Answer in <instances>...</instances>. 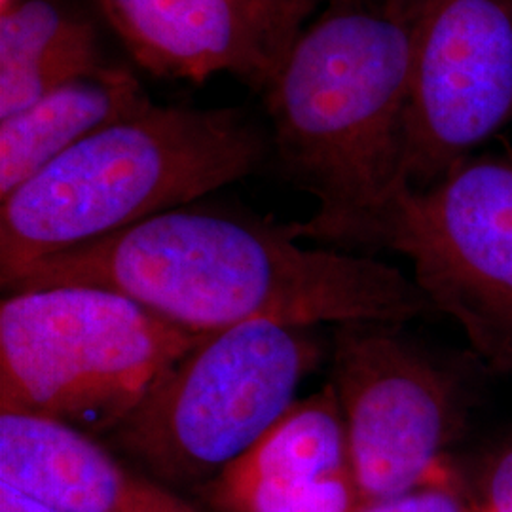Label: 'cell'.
Wrapping results in <instances>:
<instances>
[{
	"mask_svg": "<svg viewBox=\"0 0 512 512\" xmlns=\"http://www.w3.org/2000/svg\"><path fill=\"white\" fill-rule=\"evenodd\" d=\"M423 0H327L264 90L285 175L317 198L298 239L376 245L401 190Z\"/></svg>",
	"mask_w": 512,
	"mask_h": 512,
	"instance_id": "7a4b0ae2",
	"label": "cell"
},
{
	"mask_svg": "<svg viewBox=\"0 0 512 512\" xmlns=\"http://www.w3.org/2000/svg\"><path fill=\"white\" fill-rule=\"evenodd\" d=\"M12 2H16V0H0V10H4V8H8Z\"/></svg>",
	"mask_w": 512,
	"mask_h": 512,
	"instance_id": "ac0fdd59",
	"label": "cell"
},
{
	"mask_svg": "<svg viewBox=\"0 0 512 512\" xmlns=\"http://www.w3.org/2000/svg\"><path fill=\"white\" fill-rule=\"evenodd\" d=\"M509 124L512 0H423L401 190L437 183Z\"/></svg>",
	"mask_w": 512,
	"mask_h": 512,
	"instance_id": "ba28073f",
	"label": "cell"
},
{
	"mask_svg": "<svg viewBox=\"0 0 512 512\" xmlns=\"http://www.w3.org/2000/svg\"><path fill=\"white\" fill-rule=\"evenodd\" d=\"M321 351L308 329L253 321L203 334L109 435L171 484H209L296 401Z\"/></svg>",
	"mask_w": 512,
	"mask_h": 512,
	"instance_id": "5b68a950",
	"label": "cell"
},
{
	"mask_svg": "<svg viewBox=\"0 0 512 512\" xmlns=\"http://www.w3.org/2000/svg\"><path fill=\"white\" fill-rule=\"evenodd\" d=\"M395 327L349 323L334 334L330 384L365 505L433 484L463 427L458 380Z\"/></svg>",
	"mask_w": 512,
	"mask_h": 512,
	"instance_id": "52a82bcc",
	"label": "cell"
},
{
	"mask_svg": "<svg viewBox=\"0 0 512 512\" xmlns=\"http://www.w3.org/2000/svg\"><path fill=\"white\" fill-rule=\"evenodd\" d=\"M488 512H512V442L497 452L486 475Z\"/></svg>",
	"mask_w": 512,
	"mask_h": 512,
	"instance_id": "9a60e30c",
	"label": "cell"
},
{
	"mask_svg": "<svg viewBox=\"0 0 512 512\" xmlns=\"http://www.w3.org/2000/svg\"><path fill=\"white\" fill-rule=\"evenodd\" d=\"M0 482L57 512H198L59 421L0 414Z\"/></svg>",
	"mask_w": 512,
	"mask_h": 512,
	"instance_id": "8fae6325",
	"label": "cell"
},
{
	"mask_svg": "<svg viewBox=\"0 0 512 512\" xmlns=\"http://www.w3.org/2000/svg\"><path fill=\"white\" fill-rule=\"evenodd\" d=\"M0 512H57L40 503L37 499L29 497L16 490L14 486L0 482Z\"/></svg>",
	"mask_w": 512,
	"mask_h": 512,
	"instance_id": "2e32d148",
	"label": "cell"
},
{
	"mask_svg": "<svg viewBox=\"0 0 512 512\" xmlns=\"http://www.w3.org/2000/svg\"><path fill=\"white\" fill-rule=\"evenodd\" d=\"M202 336L99 287L8 293L0 304V412L109 437Z\"/></svg>",
	"mask_w": 512,
	"mask_h": 512,
	"instance_id": "277c9868",
	"label": "cell"
},
{
	"mask_svg": "<svg viewBox=\"0 0 512 512\" xmlns=\"http://www.w3.org/2000/svg\"><path fill=\"white\" fill-rule=\"evenodd\" d=\"M133 61L152 76L234 74L264 92L304 29L287 0H97Z\"/></svg>",
	"mask_w": 512,
	"mask_h": 512,
	"instance_id": "9c48e42d",
	"label": "cell"
},
{
	"mask_svg": "<svg viewBox=\"0 0 512 512\" xmlns=\"http://www.w3.org/2000/svg\"><path fill=\"white\" fill-rule=\"evenodd\" d=\"M359 512H467L456 495L435 484L410 494L368 503Z\"/></svg>",
	"mask_w": 512,
	"mask_h": 512,
	"instance_id": "5bb4252c",
	"label": "cell"
},
{
	"mask_svg": "<svg viewBox=\"0 0 512 512\" xmlns=\"http://www.w3.org/2000/svg\"><path fill=\"white\" fill-rule=\"evenodd\" d=\"M150 103L135 74L105 65L0 120V200L93 131Z\"/></svg>",
	"mask_w": 512,
	"mask_h": 512,
	"instance_id": "7c38bea8",
	"label": "cell"
},
{
	"mask_svg": "<svg viewBox=\"0 0 512 512\" xmlns=\"http://www.w3.org/2000/svg\"><path fill=\"white\" fill-rule=\"evenodd\" d=\"M226 512H359L348 429L332 384L296 399L255 444L205 484Z\"/></svg>",
	"mask_w": 512,
	"mask_h": 512,
	"instance_id": "30bf717a",
	"label": "cell"
},
{
	"mask_svg": "<svg viewBox=\"0 0 512 512\" xmlns=\"http://www.w3.org/2000/svg\"><path fill=\"white\" fill-rule=\"evenodd\" d=\"M270 148L238 109L150 103L97 129L0 200V283L238 183Z\"/></svg>",
	"mask_w": 512,
	"mask_h": 512,
	"instance_id": "3957f363",
	"label": "cell"
},
{
	"mask_svg": "<svg viewBox=\"0 0 512 512\" xmlns=\"http://www.w3.org/2000/svg\"><path fill=\"white\" fill-rule=\"evenodd\" d=\"M99 287L175 327L209 334L253 321L403 325L435 311L414 277L366 256L302 247L293 222L190 203L23 268L4 293Z\"/></svg>",
	"mask_w": 512,
	"mask_h": 512,
	"instance_id": "6da1fadb",
	"label": "cell"
},
{
	"mask_svg": "<svg viewBox=\"0 0 512 512\" xmlns=\"http://www.w3.org/2000/svg\"><path fill=\"white\" fill-rule=\"evenodd\" d=\"M105 65L92 21L59 0L0 10V120Z\"/></svg>",
	"mask_w": 512,
	"mask_h": 512,
	"instance_id": "4fadbf2b",
	"label": "cell"
},
{
	"mask_svg": "<svg viewBox=\"0 0 512 512\" xmlns=\"http://www.w3.org/2000/svg\"><path fill=\"white\" fill-rule=\"evenodd\" d=\"M287 2H291L294 6H298V8H302L304 12L311 14V12L317 8V4L323 2V0H287Z\"/></svg>",
	"mask_w": 512,
	"mask_h": 512,
	"instance_id": "e0dca14e",
	"label": "cell"
},
{
	"mask_svg": "<svg viewBox=\"0 0 512 512\" xmlns=\"http://www.w3.org/2000/svg\"><path fill=\"white\" fill-rule=\"evenodd\" d=\"M376 245L406 256L435 311L512 376V152L471 156L431 186L403 188Z\"/></svg>",
	"mask_w": 512,
	"mask_h": 512,
	"instance_id": "8992f818",
	"label": "cell"
}]
</instances>
